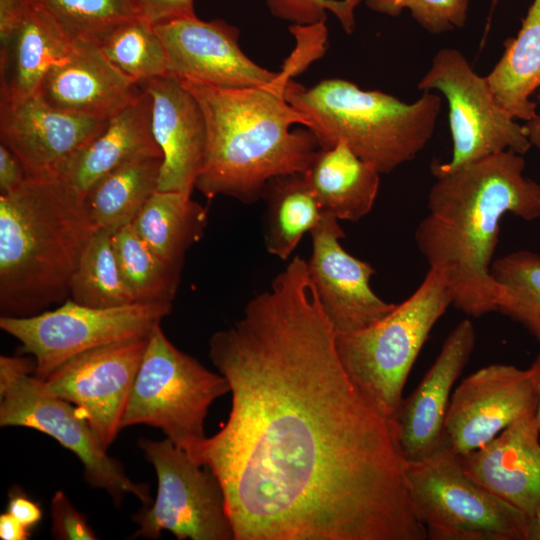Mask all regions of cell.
<instances>
[{"label": "cell", "mask_w": 540, "mask_h": 540, "mask_svg": "<svg viewBox=\"0 0 540 540\" xmlns=\"http://www.w3.org/2000/svg\"><path fill=\"white\" fill-rule=\"evenodd\" d=\"M294 256L209 357L230 385L228 420L196 462L224 492L235 540H426L393 420L348 377Z\"/></svg>", "instance_id": "6da1fadb"}, {"label": "cell", "mask_w": 540, "mask_h": 540, "mask_svg": "<svg viewBox=\"0 0 540 540\" xmlns=\"http://www.w3.org/2000/svg\"><path fill=\"white\" fill-rule=\"evenodd\" d=\"M326 21L291 25L295 47L273 81L226 89L181 80L203 112L207 144L195 188L207 199L225 195L244 204L261 199L269 180L304 173L320 148L285 88L326 51Z\"/></svg>", "instance_id": "7a4b0ae2"}, {"label": "cell", "mask_w": 540, "mask_h": 540, "mask_svg": "<svg viewBox=\"0 0 540 540\" xmlns=\"http://www.w3.org/2000/svg\"><path fill=\"white\" fill-rule=\"evenodd\" d=\"M524 168L523 155L501 151L436 175L429 191L415 242L447 281L452 306L467 316L497 312L491 266L503 217H540V184Z\"/></svg>", "instance_id": "3957f363"}, {"label": "cell", "mask_w": 540, "mask_h": 540, "mask_svg": "<svg viewBox=\"0 0 540 540\" xmlns=\"http://www.w3.org/2000/svg\"><path fill=\"white\" fill-rule=\"evenodd\" d=\"M95 232L84 199L60 179L0 195V313L30 317L65 302Z\"/></svg>", "instance_id": "277c9868"}, {"label": "cell", "mask_w": 540, "mask_h": 540, "mask_svg": "<svg viewBox=\"0 0 540 540\" xmlns=\"http://www.w3.org/2000/svg\"><path fill=\"white\" fill-rule=\"evenodd\" d=\"M285 96L303 114L319 147L344 141L380 174L391 173L425 148L442 108V98L431 91L406 103L341 78L310 87L292 79Z\"/></svg>", "instance_id": "5b68a950"}, {"label": "cell", "mask_w": 540, "mask_h": 540, "mask_svg": "<svg viewBox=\"0 0 540 540\" xmlns=\"http://www.w3.org/2000/svg\"><path fill=\"white\" fill-rule=\"evenodd\" d=\"M451 305L447 281L429 268L418 288L384 318L360 331L336 335V350L348 377L385 418H395L410 371Z\"/></svg>", "instance_id": "8992f818"}, {"label": "cell", "mask_w": 540, "mask_h": 540, "mask_svg": "<svg viewBox=\"0 0 540 540\" xmlns=\"http://www.w3.org/2000/svg\"><path fill=\"white\" fill-rule=\"evenodd\" d=\"M228 392L227 379L176 348L159 323L148 335L121 428L138 424L159 428L196 462L207 438L208 409Z\"/></svg>", "instance_id": "52a82bcc"}, {"label": "cell", "mask_w": 540, "mask_h": 540, "mask_svg": "<svg viewBox=\"0 0 540 540\" xmlns=\"http://www.w3.org/2000/svg\"><path fill=\"white\" fill-rule=\"evenodd\" d=\"M34 359L0 357V426L32 428L49 435L73 452L84 468L85 480L105 490L119 506L126 494L143 505L153 500L149 485L132 481L119 461L108 455L101 439L83 413L51 393L34 374Z\"/></svg>", "instance_id": "ba28073f"}, {"label": "cell", "mask_w": 540, "mask_h": 540, "mask_svg": "<svg viewBox=\"0 0 540 540\" xmlns=\"http://www.w3.org/2000/svg\"><path fill=\"white\" fill-rule=\"evenodd\" d=\"M414 516L431 540H526L529 517L475 483L459 458L443 447L406 461Z\"/></svg>", "instance_id": "9c48e42d"}, {"label": "cell", "mask_w": 540, "mask_h": 540, "mask_svg": "<svg viewBox=\"0 0 540 540\" xmlns=\"http://www.w3.org/2000/svg\"><path fill=\"white\" fill-rule=\"evenodd\" d=\"M158 481L155 501L144 505L133 521V537L157 539L162 531L177 539L235 540L223 489L215 474L196 463L170 439H140Z\"/></svg>", "instance_id": "30bf717a"}, {"label": "cell", "mask_w": 540, "mask_h": 540, "mask_svg": "<svg viewBox=\"0 0 540 540\" xmlns=\"http://www.w3.org/2000/svg\"><path fill=\"white\" fill-rule=\"evenodd\" d=\"M417 88L441 92L449 107L452 156L431 165L434 176L501 151L524 155L531 148L525 126L497 103L486 77L478 75L459 50H438Z\"/></svg>", "instance_id": "8fae6325"}, {"label": "cell", "mask_w": 540, "mask_h": 540, "mask_svg": "<svg viewBox=\"0 0 540 540\" xmlns=\"http://www.w3.org/2000/svg\"><path fill=\"white\" fill-rule=\"evenodd\" d=\"M171 303H132L96 308L67 299L30 317H1L0 328L22 344L45 379L68 359L104 345L141 338L170 314Z\"/></svg>", "instance_id": "7c38bea8"}, {"label": "cell", "mask_w": 540, "mask_h": 540, "mask_svg": "<svg viewBox=\"0 0 540 540\" xmlns=\"http://www.w3.org/2000/svg\"><path fill=\"white\" fill-rule=\"evenodd\" d=\"M148 335L78 354L43 379L51 393L83 413L106 449L122 429Z\"/></svg>", "instance_id": "4fadbf2b"}, {"label": "cell", "mask_w": 540, "mask_h": 540, "mask_svg": "<svg viewBox=\"0 0 540 540\" xmlns=\"http://www.w3.org/2000/svg\"><path fill=\"white\" fill-rule=\"evenodd\" d=\"M530 368L491 364L468 375L451 395L444 447L462 456L485 445L518 419L536 411Z\"/></svg>", "instance_id": "5bb4252c"}, {"label": "cell", "mask_w": 540, "mask_h": 540, "mask_svg": "<svg viewBox=\"0 0 540 540\" xmlns=\"http://www.w3.org/2000/svg\"><path fill=\"white\" fill-rule=\"evenodd\" d=\"M154 28L166 53L168 73L181 80L237 89L265 85L278 74L249 58L240 47L239 29L223 19L185 16Z\"/></svg>", "instance_id": "9a60e30c"}, {"label": "cell", "mask_w": 540, "mask_h": 540, "mask_svg": "<svg viewBox=\"0 0 540 540\" xmlns=\"http://www.w3.org/2000/svg\"><path fill=\"white\" fill-rule=\"evenodd\" d=\"M107 123L56 109L37 93L18 102H0V143L17 156L32 180L59 179Z\"/></svg>", "instance_id": "2e32d148"}, {"label": "cell", "mask_w": 540, "mask_h": 540, "mask_svg": "<svg viewBox=\"0 0 540 540\" xmlns=\"http://www.w3.org/2000/svg\"><path fill=\"white\" fill-rule=\"evenodd\" d=\"M310 234L307 272L335 335L365 329L394 309L396 304L382 300L370 286L375 269L342 247L345 234L338 219L324 213Z\"/></svg>", "instance_id": "e0dca14e"}, {"label": "cell", "mask_w": 540, "mask_h": 540, "mask_svg": "<svg viewBox=\"0 0 540 540\" xmlns=\"http://www.w3.org/2000/svg\"><path fill=\"white\" fill-rule=\"evenodd\" d=\"M475 342L473 323L469 319L459 322L417 388L402 400L393 421L406 461H421L444 447L452 388L469 362Z\"/></svg>", "instance_id": "ac0fdd59"}, {"label": "cell", "mask_w": 540, "mask_h": 540, "mask_svg": "<svg viewBox=\"0 0 540 540\" xmlns=\"http://www.w3.org/2000/svg\"><path fill=\"white\" fill-rule=\"evenodd\" d=\"M140 84L151 98V130L162 153L157 190L191 195L206 153L207 129L201 107L172 74Z\"/></svg>", "instance_id": "d6986e66"}, {"label": "cell", "mask_w": 540, "mask_h": 540, "mask_svg": "<svg viewBox=\"0 0 540 540\" xmlns=\"http://www.w3.org/2000/svg\"><path fill=\"white\" fill-rule=\"evenodd\" d=\"M458 458L479 486L529 518L540 513V438L535 412Z\"/></svg>", "instance_id": "ffe728a7"}, {"label": "cell", "mask_w": 540, "mask_h": 540, "mask_svg": "<svg viewBox=\"0 0 540 540\" xmlns=\"http://www.w3.org/2000/svg\"><path fill=\"white\" fill-rule=\"evenodd\" d=\"M142 90L141 84L117 69L98 45L77 43L49 70L37 94L56 109L109 119Z\"/></svg>", "instance_id": "44dd1931"}, {"label": "cell", "mask_w": 540, "mask_h": 540, "mask_svg": "<svg viewBox=\"0 0 540 540\" xmlns=\"http://www.w3.org/2000/svg\"><path fill=\"white\" fill-rule=\"evenodd\" d=\"M150 155L162 153L151 130V98L143 88L133 101L108 119L104 130L72 160L59 179L84 199L108 173Z\"/></svg>", "instance_id": "7402d4cb"}, {"label": "cell", "mask_w": 540, "mask_h": 540, "mask_svg": "<svg viewBox=\"0 0 540 540\" xmlns=\"http://www.w3.org/2000/svg\"><path fill=\"white\" fill-rule=\"evenodd\" d=\"M72 48L73 44L32 4L21 23L0 43V102H18L36 94L49 70Z\"/></svg>", "instance_id": "603a6c76"}, {"label": "cell", "mask_w": 540, "mask_h": 540, "mask_svg": "<svg viewBox=\"0 0 540 540\" xmlns=\"http://www.w3.org/2000/svg\"><path fill=\"white\" fill-rule=\"evenodd\" d=\"M304 175L324 213L338 220L358 221L374 206L381 174L344 141H338L320 147Z\"/></svg>", "instance_id": "cb8c5ba5"}, {"label": "cell", "mask_w": 540, "mask_h": 540, "mask_svg": "<svg viewBox=\"0 0 540 540\" xmlns=\"http://www.w3.org/2000/svg\"><path fill=\"white\" fill-rule=\"evenodd\" d=\"M497 103L514 119L539 117L530 97L540 87V0H533L514 38L504 42V52L485 76Z\"/></svg>", "instance_id": "d4e9b609"}, {"label": "cell", "mask_w": 540, "mask_h": 540, "mask_svg": "<svg viewBox=\"0 0 540 540\" xmlns=\"http://www.w3.org/2000/svg\"><path fill=\"white\" fill-rule=\"evenodd\" d=\"M181 192L156 190L131 223L168 265L182 270L189 248L204 235L207 208Z\"/></svg>", "instance_id": "484cf974"}, {"label": "cell", "mask_w": 540, "mask_h": 540, "mask_svg": "<svg viewBox=\"0 0 540 540\" xmlns=\"http://www.w3.org/2000/svg\"><path fill=\"white\" fill-rule=\"evenodd\" d=\"M162 156L134 159L101 178L85 195L84 203L95 229L115 233L131 224L158 189Z\"/></svg>", "instance_id": "4316f807"}, {"label": "cell", "mask_w": 540, "mask_h": 540, "mask_svg": "<svg viewBox=\"0 0 540 540\" xmlns=\"http://www.w3.org/2000/svg\"><path fill=\"white\" fill-rule=\"evenodd\" d=\"M264 243L267 252L287 260L303 236L322 219V211L304 173L277 176L266 184Z\"/></svg>", "instance_id": "83f0119b"}, {"label": "cell", "mask_w": 540, "mask_h": 540, "mask_svg": "<svg viewBox=\"0 0 540 540\" xmlns=\"http://www.w3.org/2000/svg\"><path fill=\"white\" fill-rule=\"evenodd\" d=\"M114 253L125 285L136 303H171L181 271L164 262L132 224L112 235Z\"/></svg>", "instance_id": "f1b7e54d"}, {"label": "cell", "mask_w": 540, "mask_h": 540, "mask_svg": "<svg viewBox=\"0 0 540 540\" xmlns=\"http://www.w3.org/2000/svg\"><path fill=\"white\" fill-rule=\"evenodd\" d=\"M497 312L519 323L540 345V254L510 252L493 261Z\"/></svg>", "instance_id": "f546056e"}, {"label": "cell", "mask_w": 540, "mask_h": 540, "mask_svg": "<svg viewBox=\"0 0 540 540\" xmlns=\"http://www.w3.org/2000/svg\"><path fill=\"white\" fill-rule=\"evenodd\" d=\"M112 235L97 230L89 239L71 280L73 301L96 308L136 303L121 276Z\"/></svg>", "instance_id": "4dcf8cb0"}, {"label": "cell", "mask_w": 540, "mask_h": 540, "mask_svg": "<svg viewBox=\"0 0 540 540\" xmlns=\"http://www.w3.org/2000/svg\"><path fill=\"white\" fill-rule=\"evenodd\" d=\"M71 43L98 44L115 27L140 17L130 0H31Z\"/></svg>", "instance_id": "1f68e13d"}, {"label": "cell", "mask_w": 540, "mask_h": 540, "mask_svg": "<svg viewBox=\"0 0 540 540\" xmlns=\"http://www.w3.org/2000/svg\"><path fill=\"white\" fill-rule=\"evenodd\" d=\"M97 45L117 69L137 83L168 74L163 44L154 25L141 17L115 27Z\"/></svg>", "instance_id": "d6a6232c"}, {"label": "cell", "mask_w": 540, "mask_h": 540, "mask_svg": "<svg viewBox=\"0 0 540 540\" xmlns=\"http://www.w3.org/2000/svg\"><path fill=\"white\" fill-rule=\"evenodd\" d=\"M470 0H365L377 13L397 17L408 9L413 19L432 34L463 28ZM498 0H492L495 5Z\"/></svg>", "instance_id": "836d02e7"}, {"label": "cell", "mask_w": 540, "mask_h": 540, "mask_svg": "<svg viewBox=\"0 0 540 540\" xmlns=\"http://www.w3.org/2000/svg\"><path fill=\"white\" fill-rule=\"evenodd\" d=\"M361 0H266L272 15L292 25H312L326 21L333 13L343 30L350 34L355 28L354 10Z\"/></svg>", "instance_id": "e575fe53"}, {"label": "cell", "mask_w": 540, "mask_h": 540, "mask_svg": "<svg viewBox=\"0 0 540 540\" xmlns=\"http://www.w3.org/2000/svg\"><path fill=\"white\" fill-rule=\"evenodd\" d=\"M52 535L61 540L97 539L86 518L71 504L62 491L51 500Z\"/></svg>", "instance_id": "d590c367"}, {"label": "cell", "mask_w": 540, "mask_h": 540, "mask_svg": "<svg viewBox=\"0 0 540 540\" xmlns=\"http://www.w3.org/2000/svg\"><path fill=\"white\" fill-rule=\"evenodd\" d=\"M130 2L138 15L153 25L196 15L194 0H130Z\"/></svg>", "instance_id": "8d00e7d4"}, {"label": "cell", "mask_w": 540, "mask_h": 540, "mask_svg": "<svg viewBox=\"0 0 540 540\" xmlns=\"http://www.w3.org/2000/svg\"><path fill=\"white\" fill-rule=\"evenodd\" d=\"M27 179L20 160L9 148L0 143V195L16 190Z\"/></svg>", "instance_id": "74e56055"}, {"label": "cell", "mask_w": 540, "mask_h": 540, "mask_svg": "<svg viewBox=\"0 0 540 540\" xmlns=\"http://www.w3.org/2000/svg\"><path fill=\"white\" fill-rule=\"evenodd\" d=\"M7 511L30 530L42 518V509L39 503L32 500L19 488L10 490Z\"/></svg>", "instance_id": "f35d334b"}, {"label": "cell", "mask_w": 540, "mask_h": 540, "mask_svg": "<svg viewBox=\"0 0 540 540\" xmlns=\"http://www.w3.org/2000/svg\"><path fill=\"white\" fill-rule=\"evenodd\" d=\"M31 6V0H0V43L16 29Z\"/></svg>", "instance_id": "ab89813d"}, {"label": "cell", "mask_w": 540, "mask_h": 540, "mask_svg": "<svg viewBox=\"0 0 540 540\" xmlns=\"http://www.w3.org/2000/svg\"><path fill=\"white\" fill-rule=\"evenodd\" d=\"M30 538V529L12 516L8 511L0 515V539L27 540Z\"/></svg>", "instance_id": "60d3db41"}, {"label": "cell", "mask_w": 540, "mask_h": 540, "mask_svg": "<svg viewBox=\"0 0 540 540\" xmlns=\"http://www.w3.org/2000/svg\"><path fill=\"white\" fill-rule=\"evenodd\" d=\"M529 368L532 373V378H533L536 396H537L535 416H536L537 427H538L539 438H540V351L534 358Z\"/></svg>", "instance_id": "b9f144b4"}, {"label": "cell", "mask_w": 540, "mask_h": 540, "mask_svg": "<svg viewBox=\"0 0 540 540\" xmlns=\"http://www.w3.org/2000/svg\"><path fill=\"white\" fill-rule=\"evenodd\" d=\"M524 126L531 144L535 145L537 148H540V116L532 121L527 122V124Z\"/></svg>", "instance_id": "7bdbcfd3"}, {"label": "cell", "mask_w": 540, "mask_h": 540, "mask_svg": "<svg viewBox=\"0 0 540 540\" xmlns=\"http://www.w3.org/2000/svg\"><path fill=\"white\" fill-rule=\"evenodd\" d=\"M526 540H540V513L529 518Z\"/></svg>", "instance_id": "ee69618b"}]
</instances>
